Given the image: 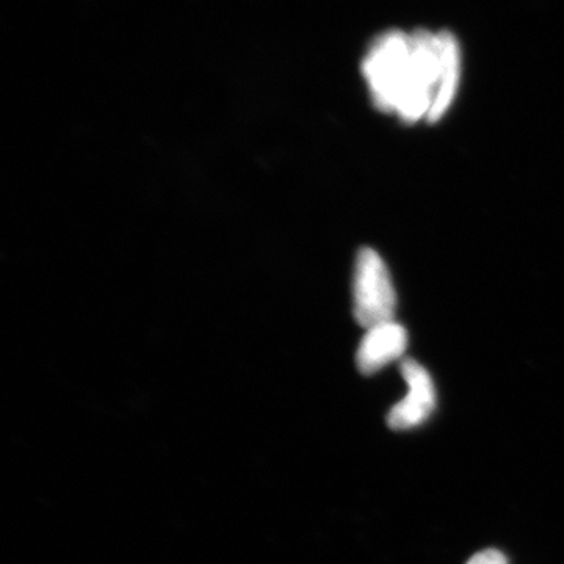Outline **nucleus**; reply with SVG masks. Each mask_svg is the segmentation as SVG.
<instances>
[{
    "label": "nucleus",
    "mask_w": 564,
    "mask_h": 564,
    "mask_svg": "<svg viewBox=\"0 0 564 564\" xmlns=\"http://www.w3.org/2000/svg\"><path fill=\"white\" fill-rule=\"evenodd\" d=\"M362 74L378 110L404 122L440 121L462 79V44L445 29H389L364 55Z\"/></svg>",
    "instance_id": "f257e3e1"
},
{
    "label": "nucleus",
    "mask_w": 564,
    "mask_h": 564,
    "mask_svg": "<svg viewBox=\"0 0 564 564\" xmlns=\"http://www.w3.org/2000/svg\"><path fill=\"white\" fill-rule=\"evenodd\" d=\"M352 300L356 322L364 328L393 322L397 299L391 274L380 254L370 248H362L356 256Z\"/></svg>",
    "instance_id": "f03ea898"
},
{
    "label": "nucleus",
    "mask_w": 564,
    "mask_h": 564,
    "mask_svg": "<svg viewBox=\"0 0 564 564\" xmlns=\"http://www.w3.org/2000/svg\"><path fill=\"white\" fill-rule=\"evenodd\" d=\"M402 372L410 391L388 415L389 425L393 430H410L422 425L436 408V391L432 377L421 364L406 359L402 362Z\"/></svg>",
    "instance_id": "7ed1b4c3"
},
{
    "label": "nucleus",
    "mask_w": 564,
    "mask_h": 564,
    "mask_svg": "<svg viewBox=\"0 0 564 564\" xmlns=\"http://www.w3.org/2000/svg\"><path fill=\"white\" fill-rule=\"evenodd\" d=\"M408 334L402 325L395 322L373 326L364 336L356 364L364 375H372L383 369L389 362L395 361L406 350Z\"/></svg>",
    "instance_id": "20e7f679"
},
{
    "label": "nucleus",
    "mask_w": 564,
    "mask_h": 564,
    "mask_svg": "<svg viewBox=\"0 0 564 564\" xmlns=\"http://www.w3.org/2000/svg\"><path fill=\"white\" fill-rule=\"evenodd\" d=\"M467 564H508V560L502 552L488 549V551L478 552Z\"/></svg>",
    "instance_id": "39448f33"
}]
</instances>
